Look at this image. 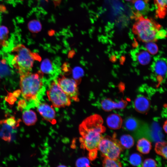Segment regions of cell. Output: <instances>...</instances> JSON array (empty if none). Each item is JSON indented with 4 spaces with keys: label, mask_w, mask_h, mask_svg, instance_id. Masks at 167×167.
Returning a JSON list of instances; mask_svg holds the SVG:
<instances>
[{
    "label": "cell",
    "mask_w": 167,
    "mask_h": 167,
    "mask_svg": "<svg viewBox=\"0 0 167 167\" xmlns=\"http://www.w3.org/2000/svg\"><path fill=\"white\" fill-rule=\"evenodd\" d=\"M101 117L97 114L91 115L84 119L79 126L81 135L79 139L82 148L89 151L98 150L103 137L101 134L105 130L103 125Z\"/></svg>",
    "instance_id": "1"
},
{
    "label": "cell",
    "mask_w": 167,
    "mask_h": 167,
    "mask_svg": "<svg viewBox=\"0 0 167 167\" xmlns=\"http://www.w3.org/2000/svg\"><path fill=\"white\" fill-rule=\"evenodd\" d=\"M43 78V73L41 71L20 75L19 85L23 97L28 102L33 101L36 106L40 103Z\"/></svg>",
    "instance_id": "2"
},
{
    "label": "cell",
    "mask_w": 167,
    "mask_h": 167,
    "mask_svg": "<svg viewBox=\"0 0 167 167\" xmlns=\"http://www.w3.org/2000/svg\"><path fill=\"white\" fill-rule=\"evenodd\" d=\"M13 57L11 63L20 75L31 72L34 62L40 61L41 58L22 44L17 45L11 51Z\"/></svg>",
    "instance_id": "3"
},
{
    "label": "cell",
    "mask_w": 167,
    "mask_h": 167,
    "mask_svg": "<svg viewBox=\"0 0 167 167\" xmlns=\"http://www.w3.org/2000/svg\"><path fill=\"white\" fill-rule=\"evenodd\" d=\"M133 17L135 22L132 31L139 40L146 42L156 40L157 32L161 28L160 25L152 19L145 18L143 16Z\"/></svg>",
    "instance_id": "4"
},
{
    "label": "cell",
    "mask_w": 167,
    "mask_h": 167,
    "mask_svg": "<svg viewBox=\"0 0 167 167\" xmlns=\"http://www.w3.org/2000/svg\"><path fill=\"white\" fill-rule=\"evenodd\" d=\"M123 148L115 138L107 136L102 138L98 150L104 158L118 160Z\"/></svg>",
    "instance_id": "5"
},
{
    "label": "cell",
    "mask_w": 167,
    "mask_h": 167,
    "mask_svg": "<svg viewBox=\"0 0 167 167\" xmlns=\"http://www.w3.org/2000/svg\"><path fill=\"white\" fill-rule=\"evenodd\" d=\"M46 94L49 101L54 107H63L71 104L70 98L61 88L56 80L51 83Z\"/></svg>",
    "instance_id": "6"
},
{
    "label": "cell",
    "mask_w": 167,
    "mask_h": 167,
    "mask_svg": "<svg viewBox=\"0 0 167 167\" xmlns=\"http://www.w3.org/2000/svg\"><path fill=\"white\" fill-rule=\"evenodd\" d=\"M56 80L62 90L71 99L76 102L79 101L77 81L64 76L59 77Z\"/></svg>",
    "instance_id": "7"
},
{
    "label": "cell",
    "mask_w": 167,
    "mask_h": 167,
    "mask_svg": "<svg viewBox=\"0 0 167 167\" xmlns=\"http://www.w3.org/2000/svg\"><path fill=\"white\" fill-rule=\"evenodd\" d=\"M37 106L38 112L44 119L51 124L56 123L55 112L52 106L40 103Z\"/></svg>",
    "instance_id": "8"
},
{
    "label": "cell",
    "mask_w": 167,
    "mask_h": 167,
    "mask_svg": "<svg viewBox=\"0 0 167 167\" xmlns=\"http://www.w3.org/2000/svg\"><path fill=\"white\" fill-rule=\"evenodd\" d=\"M152 69L160 81L165 77L167 71L166 62L163 58L155 59L152 65Z\"/></svg>",
    "instance_id": "9"
},
{
    "label": "cell",
    "mask_w": 167,
    "mask_h": 167,
    "mask_svg": "<svg viewBox=\"0 0 167 167\" xmlns=\"http://www.w3.org/2000/svg\"><path fill=\"white\" fill-rule=\"evenodd\" d=\"M148 0H133L132 17L142 15L146 14L149 10Z\"/></svg>",
    "instance_id": "10"
},
{
    "label": "cell",
    "mask_w": 167,
    "mask_h": 167,
    "mask_svg": "<svg viewBox=\"0 0 167 167\" xmlns=\"http://www.w3.org/2000/svg\"><path fill=\"white\" fill-rule=\"evenodd\" d=\"M101 105L103 110L109 111L114 109L124 108L127 105V102L123 100L116 102L110 99H105L101 101Z\"/></svg>",
    "instance_id": "11"
},
{
    "label": "cell",
    "mask_w": 167,
    "mask_h": 167,
    "mask_svg": "<svg viewBox=\"0 0 167 167\" xmlns=\"http://www.w3.org/2000/svg\"><path fill=\"white\" fill-rule=\"evenodd\" d=\"M134 105L135 109L137 112L144 113L149 109L150 102L147 97L143 96H140L135 99Z\"/></svg>",
    "instance_id": "12"
},
{
    "label": "cell",
    "mask_w": 167,
    "mask_h": 167,
    "mask_svg": "<svg viewBox=\"0 0 167 167\" xmlns=\"http://www.w3.org/2000/svg\"><path fill=\"white\" fill-rule=\"evenodd\" d=\"M122 119L118 114L113 113L109 115L106 119V123L108 127L112 129L120 128L122 125Z\"/></svg>",
    "instance_id": "13"
},
{
    "label": "cell",
    "mask_w": 167,
    "mask_h": 167,
    "mask_svg": "<svg viewBox=\"0 0 167 167\" xmlns=\"http://www.w3.org/2000/svg\"><path fill=\"white\" fill-rule=\"evenodd\" d=\"M0 124L2 125L0 134L2 138L5 141H11L12 137L13 130L15 128L8 125L3 120L0 121Z\"/></svg>",
    "instance_id": "14"
},
{
    "label": "cell",
    "mask_w": 167,
    "mask_h": 167,
    "mask_svg": "<svg viewBox=\"0 0 167 167\" xmlns=\"http://www.w3.org/2000/svg\"><path fill=\"white\" fill-rule=\"evenodd\" d=\"M156 7V16L161 19L164 18L166 13L167 0H154Z\"/></svg>",
    "instance_id": "15"
},
{
    "label": "cell",
    "mask_w": 167,
    "mask_h": 167,
    "mask_svg": "<svg viewBox=\"0 0 167 167\" xmlns=\"http://www.w3.org/2000/svg\"><path fill=\"white\" fill-rule=\"evenodd\" d=\"M136 148L137 150L143 154H147L150 152L152 145L151 142L147 139L142 138L137 141Z\"/></svg>",
    "instance_id": "16"
},
{
    "label": "cell",
    "mask_w": 167,
    "mask_h": 167,
    "mask_svg": "<svg viewBox=\"0 0 167 167\" xmlns=\"http://www.w3.org/2000/svg\"><path fill=\"white\" fill-rule=\"evenodd\" d=\"M22 118L24 124L28 126L34 125L37 120L36 113L32 110H28L24 111Z\"/></svg>",
    "instance_id": "17"
},
{
    "label": "cell",
    "mask_w": 167,
    "mask_h": 167,
    "mask_svg": "<svg viewBox=\"0 0 167 167\" xmlns=\"http://www.w3.org/2000/svg\"><path fill=\"white\" fill-rule=\"evenodd\" d=\"M136 58L139 64L144 65L148 64L151 59L150 54L146 49L139 50L136 54Z\"/></svg>",
    "instance_id": "18"
},
{
    "label": "cell",
    "mask_w": 167,
    "mask_h": 167,
    "mask_svg": "<svg viewBox=\"0 0 167 167\" xmlns=\"http://www.w3.org/2000/svg\"><path fill=\"white\" fill-rule=\"evenodd\" d=\"M119 143L123 148H131L134 144V140L131 135L125 134L122 135L120 139Z\"/></svg>",
    "instance_id": "19"
},
{
    "label": "cell",
    "mask_w": 167,
    "mask_h": 167,
    "mask_svg": "<svg viewBox=\"0 0 167 167\" xmlns=\"http://www.w3.org/2000/svg\"><path fill=\"white\" fill-rule=\"evenodd\" d=\"M155 150L157 154L167 159V145L165 142H158L155 144Z\"/></svg>",
    "instance_id": "20"
},
{
    "label": "cell",
    "mask_w": 167,
    "mask_h": 167,
    "mask_svg": "<svg viewBox=\"0 0 167 167\" xmlns=\"http://www.w3.org/2000/svg\"><path fill=\"white\" fill-rule=\"evenodd\" d=\"M9 31L7 27L0 25V47L5 46L7 44Z\"/></svg>",
    "instance_id": "21"
},
{
    "label": "cell",
    "mask_w": 167,
    "mask_h": 167,
    "mask_svg": "<svg viewBox=\"0 0 167 167\" xmlns=\"http://www.w3.org/2000/svg\"><path fill=\"white\" fill-rule=\"evenodd\" d=\"M124 126L127 130L132 131L137 128L138 123L137 121L135 118L130 117L126 120L124 122Z\"/></svg>",
    "instance_id": "22"
},
{
    "label": "cell",
    "mask_w": 167,
    "mask_h": 167,
    "mask_svg": "<svg viewBox=\"0 0 167 167\" xmlns=\"http://www.w3.org/2000/svg\"><path fill=\"white\" fill-rule=\"evenodd\" d=\"M103 167H122L120 162L118 160L112 159L104 158L103 160Z\"/></svg>",
    "instance_id": "23"
},
{
    "label": "cell",
    "mask_w": 167,
    "mask_h": 167,
    "mask_svg": "<svg viewBox=\"0 0 167 167\" xmlns=\"http://www.w3.org/2000/svg\"><path fill=\"white\" fill-rule=\"evenodd\" d=\"M129 161L130 163L133 166H137L142 163V157L140 154L134 153L130 156Z\"/></svg>",
    "instance_id": "24"
},
{
    "label": "cell",
    "mask_w": 167,
    "mask_h": 167,
    "mask_svg": "<svg viewBox=\"0 0 167 167\" xmlns=\"http://www.w3.org/2000/svg\"><path fill=\"white\" fill-rule=\"evenodd\" d=\"M29 30L32 32H37L40 31L41 26L40 22L36 20L31 21L28 24Z\"/></svg>",
    "instance_id": "25"
},
{
    "label": "cell",
    "mask_w": 167,
    "mask_h": 167,
    "mask_svg": "<svg viewBox=\"0 0 167 167\" xmlns=\"http://www.w3.org/2000/svg\"><path fill=\"white\" fill-rule=\"evenodd\" d=\"M41 71L43 73L49 74L53 70L52 64L49 60L45 59L42 62L41 65Z\"/></svg>",
    "instance_id": "26"
},
{
    "label": "cell",
    "mask_w": 167,
    "mask_h": 167,
    "mask_svg": "<svg viewBox=\"0 0 167 167\" xmlns=\"http://www.w3.org/2000/svg\"><path fill=\"white\" fill-rule=\"evenodd\" d=\"M145 47L146 50L150 54L155 55L158 52V47L156 44L153 41L146 42Z\"/></svg>",
    "instance_id": "27"
},
{
    "label": "cell",
    "mask_w": 167,
    "mask_h": 167,
    "mask_svg": "<svg viewBox=\"0 0 167 167\" xmlns=\"http://www.w3.org/2000/svg\"><path fill=\"white\" fill-rule=\"evenodd\" d=\"M76 167H90L88 160L86 157L78 159L76 162Z\"/></svg>",
    "instance_id": "28"
},
{
    "label": "cell",
    "mask_w": 167,
    "mask_h": 167,
    "mask_svg": "<svg viewBox=\"0 0 167 167\" xmlns=\"http://www.w3.org/2000/svg\"><path fill=\"white\" fill-rule=\"evenodd\" d=\"M142 167H157V165L156 161L152 158L145 159L142 163Z\"/></svg>",
    "instance_id": "29"
},
{
    "label": "cell",
    "mask_w": 167,
    "mask_h": 167,
    "mask_svg": "<svg viewBox=\"0 0 167 167\" xmlns=\"http://www.w3.org/2000/svg\"><path fill=\"white\" fill-rule=\"evenodd\" d=\"M3 120L8 125L15 129L18 126L19 121H17L14 117H10Z\"/></svg>",
    "instance_id": "30"
},
{
    "label": "cell",
    "mask_w": 167,
    "mask_h": 167,
    "mask_svg": "<svg viewBox=\"0 0 167 167\" xmlns=\"http://www.w3.org/2000/svg\"><path fill=\"white\" fill-rule=\"evenodd\" d=\"M166 35V32L164 29L159 30L157 32L156 36V40L164 39Z\"/></svg>",
    "instance_id": "31"
},
{
    "label": "cell",
    "mask_w": 167,
    "mask_h": 167,
    "mask_svg": "<svg viewBox=\"0 0 167 167\" xmlns=\"http://www.w3.org/2000/svg\"><path fill=\"white\" fill-rule=\"evenodd\" d=\"M88 157L91 160H94L96 157L97 154V150H93L89 151Z\"/></svg>",
    "instance_id": "32"
},
{
    "label": "cell",
    "mask_w": 167,
    "mask_h": 167,
    "mask_svg": "<svg viewBox=\"0 0 167 167\" xmlns=\"http://www.w3.org/2000/svg\"><path fill=\"white\" fill-rule=\"evenodd\" d=\"M167 121H166L163 126V129L166 133H167Z\"/></svg>",
    "instance_id": "33"
},
{
    "label": "cell",
    "mask_w": 167,
    "mask_h": 167,
    "mask_svg": "<svg viewBox=\"0 0 167 167\" xmlns=\"http://www.w3.org/2000/svg\"><path fill=\"white\" fill-rule=\"evenodd\" d=\"M58 167H66L64 165H61L58 166Z\"/></svg>",
    "instance_id": "34"
},
{
    "label": "cell",
    "mask_w": 167,
    "mask_h": 167,
    "mask_svg": "<svg viewBox=\"0 0 167 167\" xmlns=\"http://www.w3.org/2000/svg\"><path fill=\"white\" fill-rule=\"evenodd\" d=\"M127 1H132L133 0H125Z\"/></svg>",
    "instance_id": "35"
},
{
    "label": "cell",
    "mask_w": 167,
    "mask_h": 167,
    "mask_svg": "<svg viewBox=\"0 0 167 167\" xmlns=\"http://www.w3.org/2000/svg\"><path fill=\"white\" fill-rule=\"evenodd\" d=\"M6 0L8 1H11V0Z\"/></svg>",
    "instance_id": "36"
},
{
    "label": "cell",
    "mask_w": 167,
    "mask_h": 167,
    "mask_svg": "<svg viewBox=\"0 0 167 167\" xmlns=\"http://www.w3.org/2000/svg\"></svg>",
    "instance_id": "37"
}]
</instances>
